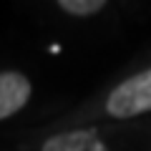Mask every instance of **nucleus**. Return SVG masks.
I'll list each match as a JSON object with an SVG mask.
<instances>
[{"label": "nucleus", "instance_id": "obj_1", "mask_svg": "<svg viewBox=\"0 0 151 151\" xmlns=\"http://www.w3.org/2000/svg\"><path fill=\"white\" fill-rule=\"evenodd\" d=\"M106 111L116 119H131L151 111V68L126 78L113 88L106 101Z\"/></svg>", "mask_w": 151, "mask_h": 151}, {"label": "nucleus", "instance_id": "obj_3", "mask_svg": "<svg viewBox=\"0 0 151 151\" xmlns=\"http://www.w3.org/2000/svg\"><path fill=\"white\" fill-rule=\"evenodd\" d=\"M43 151H108L96 131H68L43 144Z\"/></svg>", "mask_w": 151, "mask_h": 151}, {"label": "nucleus", "instance_id": "obj_2", "mask_svg": "<svg viewBox=\"0 0 151 151\" xmlns=\"http://www.w3.org/2000/svg\"><path fill=\"white\" fill-rule=\"evenodd\" d=\"M30 98V81L23 73H0V121L18 113Z\"/></svg>", "mask_w": 151, "mask_h": 151}, {"label": "nucleus", "instance_id": "obj_4", "mask_svg": "<svg viewBox=\"0 0 151 151\" xmlns=\"http://www.w3.org/2000/svg\"><path fill=\"white\" fill-rule=\"evenodd\" d=\"M58 5L63 8L65 13H70V15H93V13H98L106 3H103V0H60Z\"/></svg>", "mask_w": 151, "mask_h": 151}]
</instances>
